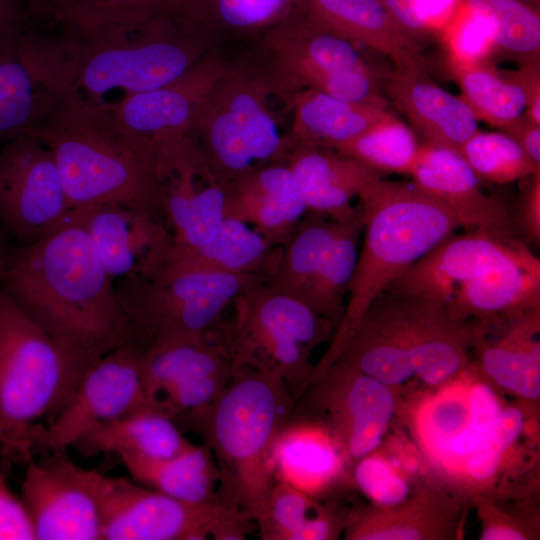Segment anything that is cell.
Segmentation results:
<instances>
[{"label":"cell","mask_w":540,"mask_h":540,"mask_svg":"<svg viewBox=\"0 0 540 540\" xmlns=\"http://www.w3.org/2000/svg\"><path fill=\"white\" fill-rule=\"evenodd\" d=\"M91 363L34 322L0 287V419L33 429L65 405Z\"/></svg>","instance_id":"10"},{"label":"cell","mask_w":540,"mask_h":540,"mask_svg":"<svg viewBox=\"0 0 540 540\" xmlns=\"http://www.w3.org/2000/svg\"><path fill=\"white\" fill-rule=\"evenodd\" d=\"M450 68L462 99L478 120L501 130L525 111L524 92L511 71L490 61Z\"/></svg>","instance_id":"42"},{"label":"cell","mask_w":540,"mask_h":540,"mask_svg":"<svg viewBox=\"0 0 540 540\" xmlns=\"http://www.w3.org/2000/svg\"><path fill=\"white\" fill-rule=\"evenodd\" d=\"M396 409L394 389L338 359L314 378L294 413L323 421L351 463L378 450Z\"/></svg>","instance_id":"15"},{"label":"cell","mask_w":540,"mask_h":540,"mask_svg":"<svg viewBox=\"0 0 540 540\" xmlns=\"http://www.w3.org/2000/svg\"><path fill=\"white\" fill-rule=\"evenodd\" d=\"M529 183L519 204V224L529 240L540 241V172L528 177Z\"/></svg>","instance_id":"51"},{"label":"cell","mask_w":540,"mask_h":540,"mask_svg":"<svg viewBox=\"0 0 540 540\" xmlns=\"http://www.w3.org/2000/svg\"><path fill=\"white\" fill-rule=\"evenodd\" d=\"M282 246L266 240L248 224L225 218L218 233L207 243L187 247L172 242L166 249L153 278L187 272L274 274Z\"/></svg>","instance_id":"27"},{"label":"cell","mask_w":540,"mask_h":540,"mask_svg":"<svg viewBox=\"0 0 540 540\" xmlns=\"http://www.w3.org/2000/svg\"><path fill=\"white\" fill-rule=\"evenodd\" d=\"M228 64L213 47L193 67L157 88L115 103L124 125L158 151L187 138L191 124Z\"/></svg>","instance_id":"20"},{"label":"cell","mask_w":540,"mask_h":540,"mask_svg":"<svg viewBox=\"0 0 540 540\" xmlns=\"http://www.w3.org/2000/svg\"><path fill=\"white\" fill-rule=\"evenodd\" d=\"M291 102L289 149L308 145L336 150L393 113L388 107L341 100L313 89L295 91Z\"/></svg>","instance_id":"31"},{"label":"cell","mask_w":540,"mask_h":540,"mask_svg":"<svg viewBox=\"0 0 540 540\" xmlns=\"http://www.w3.org/2000/svg\"><path fill=\"white\" fill-rule=\"evenodd\" d=\"M272 463L276 482L318 500L331 499L352 482L351 463L333 431L294 411L274 442Z\"/></svg>","instance_id":"22"},{"label":"cell","mask_w":540,"mask_h":540,"mask_svg":"<svg viewBox=\"0 0 540 540\" xmlns=\"http://www.w3.org/2000/svg\"><path fill=\"white\" fill-rule=\"evenodd\" d=\"M122 464L136 482L178 500L225 505L220 494V472L209 446L192 442L168 458L119 454Z\"/></svg>","instance_id":"32"},{"label":"cell","mask_w":540,"mask_h":540,"mask_svg":"<svg viewBox=\"0 0 540 540\" xmlns=\"http://www.w3.org/2000/svg\"><path fill=\"white\" fill-rule=\"evenodd\" d=\"M498 332L487 338L479 333L473 346L479 354L480 373L506 392L530 401L540 397V309L484 321Z\"/></svg>","instance_id":"28"},{"label":"cell","mask_w":540,"mask_h":540,"mask_svg":"<svg viewBox=\"0 0 540 540\" xmlns=\"http://www.w3.org/2000/svg\"><path fill=\"white\" fill-rule=\"evenodd\" d=\"M460 154L480 180L506 184L540 172L524 150L504 132L477 131Z\"/></svg>","instance_id":"45"},{"label":"cell","mask_w":540,"mask_h":540,"mask_svg":"<svg viewBox=\"0 0 540 540\" xmlns=\"http://www.w3.org/2000/svg\"><path fill=\"white\" fill-rule=\"evenodd\" d=\"M180 14L214 41L262 39L274 29L307 16L305 0H174Z\"/></svg>","instance_id":"35"},{"label":"cell","mask_w":540,"mask_h":540,"mask_svg":"<svg viewBox=\"0 0 540 540\" xmlns=\"http://www.w3.org/2000/svg\"><path fill=\"white\" fill-rule=\"evenodd\" d=\"M458 319L480 322L540 309V260L529 249L460 285L446 304Z\"/></svg>","instance_id":"29"},{"label":"cell","mask_w":540,"mask_h":540,"mask_svg":"<svg viewBox=\"0 0 540 540\" xmlns=\"http://www.w3.org/2000/svg\"><path fill=\"white\" fill-rule=\"evenodd\" d=\"M140 350L125 343L92 362L50 424L40 448L65 451L95 428L153 404L139 370Z\"/></svg>","instance_id":"17"},{"label":"cell","mask_w":540,"mask_h":540,"mask_svg":"<svg viewBox=\"0 0 540 540\" xmlns=\"http://www.w3.org/2000/svg\"><path fill=\"white\" fill-rule=\"evenodd\" d=\"M0 540H36L30 515L0 474Z\"/></svg>","instance_id":"49"},{"label":"cell","mask_w":540,"mask_h":540,"mask_svg":"<svg viewBox=\"0 0 540 540\" xmlns=\"http://www.w3.org/2000/svg\"><path fill=\"white\" fill-rule=\"evenodd\" d=\"M486 510L483 528L480 534L482 540H525L529 536L524 528H521L513 520L501 513L496 514L493 510Z\"/></svg>","instance_id":"56"},{"label":"cell","mask_w":540,"mask_h":540,"mask_svg":"<svg viewBox=\"0 0 540 540\" xmlns=\"http://www.w3.org/2000/svg\"><path fill=\"white\" fill-rule=\"evenodd\" d=\"M503 407L477 366L471 370L468 364L419 402L413 433L433 467L460 482L465 464L484 443Z\"/></svg>","instance_id":"13"},{"label":"cell","mask_w":540,"mask_h":540,"mask_svg":"<svg viewBox=\"0 0 540 540\" xmlns=\"http://www.w3.org/2000/svg\"><path fill=\"white\" fill-rule=\"evenodd\" d=\"M231 319L217 333L234 371L251 368L280 379L297 402L313 381V350L332 339L336 327L301 300L265 283L240 295Z\"/></svg>","instance_id":"8"},{"label":"cell","mask_w":540,"mask_h":540,"mask_svg":"<svg viewBox=\"0 0 540 540\" xmlns=\"http://www.w3.org/2000/svg\"><path fill=\"white\" fill-rule=\"evenodd\" d=\"M305 5L307 17L315 24L390 57L393 64L420 56L416 42L379 0H305Z\"/></svg>","instance_id":"33"},{"label":"cell","mask_w":540,"mask_h":540,"mask_svg":"<svg viewBox=\"0 0 540 540\" xmlns=\"http://www.w3.org/2000/svg\"><path fill=\"white\" fill-rule=\"evenodd\" d=\"M350 511L276 482L254 522L263 540H331L344 532Z\"/></svg>","instance_id":"36"},{"label":"cell","mask_w":540,"mask_h":540,"mask_svg":"<svg viewBox=\"0 0 540 540\" xmlns=\"http://www.w3.org/2000/svg\"><path fill=\"white\" fill-rule=\"evenodd\" d=\"M0 287L61 346L90 363L130 342L115 280L70 216L45 238L13 243L0 263Z\"/></svg>","instance_id":"2"},{"label":"cell","mask_w":540,"mask_h":540,"mask_svg":"<svg viewBox=\"0 0 540 540\" xmlns=\"http://www.w3.org/2000/svg\"><path fill=\"white\" fill-rule=\"evenodd\" d=\"M18 43H0V148L35 135L62 101L26 66Z\"/></svg>","instance_id":"38"},{"label":"cell","mask_w":540,"mask_h":540,"mask_svg":"<svg viewBox=\"0 0 540 540\" xmlns=\"http://www.w3.org/2000/svg\"><path fill=\"white\" fill-rule=\"evenodd\" d=\"M211 172L193 143L164 163V212L177 245L196 247L210 241L225 219L226 188Z\"/></svg>","instance_id":"23"},{"label":"cell","mask_w":540,"mask_h":540,"mask_svg":"<svg viewBox=\"0 0 540 540\" xmlns=\"http://www.w3.org/2000/svg\"><path fill=\"white\" fill-rule=\"evenodd\" d=\"M528 250L513 238L483 230L452 233L397 277L387 291L447 304L460 285Z\"/></svg>","instance_id":"21"},{"label":"cell","mask_w":540,"mask_h":540,"mask_svg":"<svg viewBox=\"0 0 540 540\" xmlns=\"http://www.w3.org/2000/svg\"><path fill=\"white\" fill-rule=\"evenodd\" d=\"M191 442L174 420L154 404L103 424L73 447L84 457L131 453L148 458H168Z\"/></svg>","instance_id":"37"},{"label":"cell","mask_w":540,"mask_h":540,"mask_svg":"<svg viewBox=\"0 0 540 540\" xmlns=\"http://www.w3.org/2000/svg\"><path fill=\"white\" fill-rule=\"evenodd\" d=\"M388 14L413 41L427 35V0H379Z\"/></svg>","instance_id":"50"},{"label":"cell","mask_w":540,"mask_h":540,"mask_svg":"<svg viewBox=\"0 0 540 540\" xmlns=\"http://www.w3.org/2000/svg\"><path fill=\"white\" fill-rule=\"evenodd\" d=\"M409 175L417 189L448 208L464 228L511 238L506 208L484 193L481 180L459 152L421 143Z\"/></svg>","instance_id":"25"},{"label":"cell","mask_w":540,"mask_h":540,"mask_svg":"<svg viewBox=\"0 0 540 540\" xmlns=\"http://www.w3.org/2000/svg\"><path fill=\"white\" fill-rule=\"evenodd\" d=\"M139 370L149 401L184 433L193 432L234 373L217 331L200 341L140 352Z\"/></svg>","instance_id":"14"},{"label":"cell","mask_w":540,"mask_h":540,"mask_svg":"<svg viewBox=\"0 0 540 540\" xmlns=\"http://www.w3.org/2000/svg\"><path fill=\"white\" fill-rule=\"evenodd\" d=\"M526 425V416L519 406H504L484 443L465 464L460 483L478 489L494 483Z\"/></svg>","instance_id":"46"},{"label":"cell","mask_w":540,"mask_h":540,"mask_svg":"<svg viewBox=\"0 0 540 540\" xmlns=\"http://www.w3.org/2000/svg\"><path fill=\"white\" fill-rule=\"evenodd\" d=\"M97 497L102 540H244L257 527L237 507L184 502L101 472Z\"/></svg>","instance_id":"11"},{"label":"cell","mask_w":540,"mask_h":540,"mask_svg":"<svg viewBox=\"0 0 540 540\" xmlns=\"http://www.w3.org/2000/svg\"><path fill=\"white\" fill-rule=\"evenodd\" d=\"M385 94L427 143L460 153L478 131V119L466 102L430 78L421 56L393 64Z\"/></svg>","instance_id":"24"},{"label":"cell","mask_w":540,"mask_h":540,"mask_svg":"<svg viewBox=\"0 0 540 540\" xmlns=\"http://www.w3.org/2000/svg\"><path fill=\"white\" fill-rule=\"evenodd\" d=\"M454 505L440 495L424 492L392 508L351 510L344 530L350 540L442 539L454 535Z\"/></svg>","instance_id":"34"},{"label":"cell","mask_w":540,"mask_h":540,"mask_svg":"<svg viewBox=\"0 0 540 540\" xmlns=\"http://www.w3.org/2000/svg\"><path fill=\"white\" fill-rule=\"evenodd\" d=\"M364 229L343 317L315 365L322 374L340 356L371 303L413 263L463 227L445 206L414 185L379 177L359 196Z\"/></svg>","instance_id":"5"},{"label":"cell","mask_w":540,"mask_h":540,"mask_svg":"<svg viewBox=\"0 0 540 540\" xmlns=\"http://www.w3.org/2000/svg\"><path fill=\"white\" fill-rule=\"evenodd\" d=\"M258 274L187 272L115 280L130 342L140 352L212 336L222 313L244 291L265 283Z\"/></svg>","instance_id":"9"},{"label":"cell","mask_w":540,"mask_h":540,"mask_svg":"<svg viewBox=\"0 0 540 540\" xmlns=\"http://www.w3.org/2000/svg\"><path fill=\"white\" fill-rule=\"evenodd\" d=\"M263 42L280 92L313 89L335 98L388 107L385 82L360 45L307 16L288 22Z\"/></svg>","instance_id":"12"},{"label":"cell","mask_w":540,"mask_h":540,"mask_svg":"<svg viewBox=\"0 0 540 540\" xmlns=\"http://www.w3.org/2000/svg\"><path fill=\"white\" fill-rule=\"evenodd\" d=\"M29 26L23 0H0V43L19 41Z\"/></svg>","instance_id":"54"},{"label":"cell","mask_w":540,"mask_h":540,"mask_svg":"<svg viewBox=\"0 0 540 540\" xmlns=\"http://www.w3.org/2000/svg\"><path fill=\"white\" fill-rule=\"evenodd\" d=\"M354 486L378 508H392L409 499L410 486L403 473L377 450L351 466Z\"/></svg>","instance_id":"47"},{"label":"cell","mask_w":540,"mask_h":540,"mask_svg":"<svg viewBox=\"0 0 540 540\" xmlns=\"http://www.w3.org/2000/svg\"><path fill=\"white\" fill-rule=\"evenodd\" d=\"M71 210L54 155L39 137H20L0 148V224L16 244L54 233Z\"/></svg>","instance_id":"16"},{"label":"cell","mask_w":540,"mask_h":540,"mask_svg":"<svg viewBox=\"0 0 540 540\" xmlns=\"http://www.w3.org/2000/svg\"><path fill=\"white\" fill-rule=\"evenodd\" d=\"M64 452L30 461L25 470L21 499L36 540H102L100 472L78 466Z\"/></svg>","instance_id":"18"},{"label":"cell","mask_w":540,"mask_h":540,"mask_svg":"<svg viewBox=\"0 0 540 540\" xmlns=\"http://www.w3.org/2000/svg\"><path fill=\"white\" fill-rule=\"evenodd\" d=\"M465 6L484 18L495 46L519 56L523 62L539 60V9L524 0H465Z\"/></svg>","instance_id":"44"},{"label":"cell","mask_w":540,"mask_h":540,"mask_svg":"<svg viewBox=\"0 0 540 540\" xmlns=\"http://www.w3.org/2000/svg\"><path fill=\"white\" fill-rule=\"evenodd\" d=\"M501 131L510 136L534 163L540 165L539 123L523 112Z\"/></svg>","instance_id":"53"},{"label":"cell","mask_w":540,"mask_h":540,"mask_svg":"<svg viewBox=\"0 0 540 540\" xmlns=\"http://www.w3.org/2000/svg\"><path fill=\"white\" fill-rule=\"evenodd\" d=\"M14 241L8 232L0 224V263L8 250L13 245Z\"/></svg>","instance_id":"57"},{"label":"cell","mask_w":540,"mask_h":540,"mask_svg":"<svg viewBox=\"0 0 540 540\" xmlns=\"http://www.w3.org/2000/svg\"><path fill=\"white\" fill-rule=\"evenodd\" d=\"M285 162L291 169L308 212L331 217L354 210L351 202L381 175L336 150L295 145Z\"/></svg>","instance_id":"30"},{"label":"cell","mask_w":540,"mask_h":540,"mask_svg":"<svg viewBox=\"0 0 540 540\" xmlns=\"http://www.w3.org/2000/svg\"><path fill=\"white\" fill-rule=\"evenodd\" d=\"M214 40L174 11L91 31L29 26L18 52L33 75L62 100L106 101L162 86L184 74Z\"/></svg>","instance_id":"1"},{"label":"cell","mask_w":540,"mask_h":540,"mask_svg":"<svg viewBox=\"0 0 540 540\" xmlns=\"http://www.w3.org/2000/svg\"><path fill=\"white\" fill-rule=\"evenodd\" d=\"M441 36L450 66L489 61L496 48L488 22L465 4Z\"/></svg>","instance_id":"48"},{"label":"cell","mask_w":540,"mask_h":540,"mask_svg":"<svg viewBox=\"0 0 540 540\" xmlns=\"http://www.w3.org/2000/svg\"><path fill=\"white\" fill-rule=\"evenodd\" d=\"M520 84L526 99L525 113L540 124V68L539 60L523 62L511 71Z\"/></svg>","instance_id":"55"},{"label":"cell","mask_w":540,"mask_h":540,"mask_svg":"<svg viewBox=\"0 0 540 540\" xmlns=\"http://www.w3.org/2000/svg\"><path fill=\"white\" fill-rule=\"evenodd\" d=\"M30 25L52 30L91 31L133 23L173 11L174 0H23Z\"/></svg>","instance_id":"39"},{"label":"cell","mask_w":540,"mask_h":540,"mask_svg":"<svg viewBox=\"0 0 540 540\" xmlns=\"http://www.w3.org/2000/svg\"><path fill=\"white\" fill-rule=\"evenodd\" d=\"M364 224L359 205L341 217L337 234L303 298L305 304L336 328L344 314Z\"/></svg>","instance_id":"40"},{"label":"cell","mask_w":540,"mask_h":540,"mask_svg":"<svg viewBox=\"0 0 540 540\" xmlns=\"http://www.w3.org/2000/svg\"><path fill=\"white\" fill-rule=\"evenodd\" d=\"M420 145L414 130L392 113L336 151L355 158L380 175H409Z\"/></svg>","instance_id":"43"},{"label":"cell","mask_w":540,"mask_h":540,"mask_svg":"<svg viewBox=\"0 0 540 540\" xmlns=\"http://www.w3.org/2000/svg\"><path fill=\"white\" fill-rule=\"evenodd\" d=\"M35 136L54 155L71 209L118 202L165 219L160 153L124 125L115 103L62 100Z\"/></svg>","instance_id":"3"},{"label":"cell","mask_w":540,"mask_h":540,"mask_svg":"<svg viewBox=\"0 0 540 540\" xmlns=\"http://www.w3.org/2000/svg\"><path fill=\"white\" fill-rule=\"evenodd\" d=\"M295 404L280 379L240 368L193 431L212 451L224 504L253 521L276 483L273 445Z\"/></svg>","instance_id":"6"},{"label":"cell","mask_w":540,"mask_h":540,"mask_svg":"<svg viewBox=\"0 0 540 540\" xmlns=\"http://www.w3.org/2000/svg\"><path fill=\"white\" fill-rule=\"evenodd\" d=\"M475 334L476 325L456 318L444 303L386 290L368 307L338 359L392 389L416 379L439 387L469 364Z\"/></svg>","instance_id":"4"},{"label":"cell","mask_w":540,"mask_h":540,"mask_svg":"<svg viewBox=\"0 0 540 540\" xmlns=\"http://www.w3.org/2000/svg\"><path fill=\"white\" fill-rule=\"evenodd\" d=\"M225 188V218L248 224L275 245L282 246L308 212L285 161L250 170Z\"/></svg>","instance_id":"26"},{"label":"cell","mask_w":540,"mask_h":540,"mask_svg":"<svg viewBox=\"0 0 540 540\" xmlns=\"http://www.w3.org/2000/svg\"><path fill=\"white\" fill-rule=\"evenodd\" d=\"M280 93L270 69L228 65L188 131L204 162L227 184L289 151L269 101Z\"/></svg>","instance_id":"7"},{"label":"cell","mask_w":540,"mask_h":540,"mask_svg":"<svg viewBox=\"0 0 540 540\" xmlns=\"http://www.w3.org/2000/svg\"><path fill=\"white\" fill-rule=\"evenodd\" d=\"M70 218L88 234L108 274L151 279L173 242L165 219L129 204L110 202L71 210Z\"/></svg>","instance_id":"19"},{"label":"cell","mask_w":540,"mask_h":540,"mask_svg":"<svg viewBox=\"0 0 540 540\" xmlns=\"http://www.w3.org/2000/svg\"><path fill=\"white\" fill-rule=\"evenodd\" d=\"M341 217L307 212L282 245L278 266L265 285L303 302L310 282L337 234Z\"/></svg>","instance_id":"41"},{"label":"cell","mask_w":540,"mask_h":540,"mask_svg":"<svg viewBox=\"0 0 540 540\" xmlns=\"http://www.w3.org/2000/svg\"><path fill=\"white\" fill-rule=\"evenodd\" d=\"M43 426L33 429H21L0 419V445L6 450L19 454L20 457L31 461L32 451L40 448Z\"/></svg>","instance_id":"52"}]
</instances>
